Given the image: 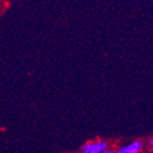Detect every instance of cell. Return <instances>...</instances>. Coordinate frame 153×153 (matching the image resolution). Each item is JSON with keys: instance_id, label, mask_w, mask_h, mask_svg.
<instances>
[{"instance_id": "obj_2", "label": "cell", "mask_w": 153, "mask_h": 153, "mask_svg": "<svg viewBox=\"0 0 153 153\" xmlns=\"http://www.w3.org/2000/svg\"><path fill=\"white\" fill-rule=\"evenodd\" d=\"M143 148V143L140 140H135L130 143L128 145H125L118 149L116 153H140Z\"/></svg>"}, {"instance_id": "obj_1", "label": "cell", "mask_w": 153, "mask_h": 153, "mask_svg": "<svg viewBox=\"0 0 153 153\" xmlns=\"http://www.w3.org/2000/svg\"><path fill=\"white\" fill-rule=\"evenodd\" d=\"M108 148L107 141L105 140H92L86 143L80 149L82 153H102Z\"/></svg>"}, {"instance_id": "obj_4", "label": "cell", "mask_w": 153, "mask_h": 153, "mask_svg": "<svg viewBox=\"0 0 153 153\" xmlns=\"http://www.w3.org/2000/svg\"><path fill=\"white\" fill-rule=\"evenodd\" d=\"M102 153H116V151H114V150H111V149H109V150H106V151H104V152H102Z\"/></svg>"}, {"instance_id": "obj_3", "label": "cell", "mask_w": 153, "mask_h": 153, "mask_svg": "<svg viewBox=\"0 0 153 153\" xmlns=\"http://www.w3.org/2000/svg\"><path fill=\"white\" fill-rule=\"evenodd\" d=\"M149 147H150L151 151H152V153H153V137L151 138L150 141H149Z\"/></svg>"}]
</instances>
